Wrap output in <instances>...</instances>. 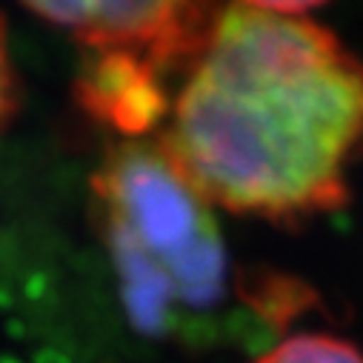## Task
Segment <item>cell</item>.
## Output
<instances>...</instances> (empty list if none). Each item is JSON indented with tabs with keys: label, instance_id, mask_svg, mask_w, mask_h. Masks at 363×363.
<instances>
[{
	"label": "cell",
	"instance_id": "cell-2",
	"mask_svg": "<svg viewBox=\"0 0 363 363\" xmlns=\"http://www.w3.org/2000/svg\"><path fill=\"white\" fill-rule=\"evenodd\" d=\"M118 269L138 309L203 306L223 286V243L212 206L157 143L121 146L95 180Z\"/></svg>",
	"mask_w": 363,
	"mask_h": 363
},
{
	"label": "cell",
	"instance_id": "cell-4",
	"mask_svg": "<svg viewBox=\"0 0 363 363\" xmlns=\"http://www.w3.org/2000/svg\"><path fill=\"white\" fill-rule=\"evenodd\" d=\"M255 363H363V352L335 335L301 332L266 349Z\"/></svg>",
	"mask_w": 363,
	"mask_h": 363
},
{
	"label": "cell",
	"instance_id": "cell-5",
	"mask_svg": "<svg viewBox=\"0 0 363 363\" xmlns=\"http://www.w3.org/2000/svg\"><path fill=\"white\" fill-rule=\"evenodd\" d=\"M18 104V86H15V66L9 55V35H6V21L0 18V129L12 118Z\"/></svg>",
	"mask_w": 363,
	"mask_h": 363
},
{
	"label": "cell",
	"instance_id": "cell-1",
	"mask_svg": "<svg viewBox=\"0 0 363 363\" xmlns=\"http://www.w3.org/2000/svg\"><path fill=\"white\" fill-rule=\"evenodd\" d=\"M312 12H218L157 140L209 206L266 220L346 206L363 152V60Z\"/></svg>",
	"mask_w": 363,
	"mask_h": 363
},
{
	"label": "cell",
	"instance_id": "cell-3",
	"mask_svg": "<svg viewBox=\"0 0 363 363\" xmlns=\"http://www.w3.org/2000/svg\"><path fill=\"white\" fill-rule=\"evenodd\" d=\"M40 21L66 29L83 46L138 66L166 63L180 52H201L220 9L166 0H89L26 4Z\"/></svg>",
	"mask_w": 363,
	"mask_h": 363
}]
</instances>
